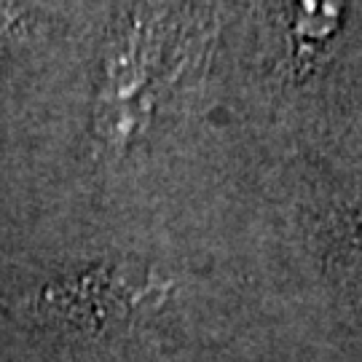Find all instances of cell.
I'll list each match as a JSON object with an SVG mask.
<instances>
[{
  "mask_svg": "<svg viewBox=\"0 0 362 362\" xmlns=\"http://www.w3.org/2000/svg\"><path fill=\"white\" fill-rule=\"evenodd\" d=\"M344 0H293V16L300 35L306 38H327L338 27Z\"/></svg>",
  "mask_w": 362,
  "mask_h": 362,
  "instance_id": "1",
  "label": "cell"
},
{
  "mask_svg": "<svg viewBox=\"0 0 362 362\" xmlns=\"http://www.w3.org/2000/svg\"><path fill=\"white\" fill-rule=\"evenodd\" d=\"M0 33H3V19H0Z\"/></svg>",
  "mask_w": 362,
  "mask_h": 362,
  "instance_id": "2",
  "label": "cell"
}]
</instances>
